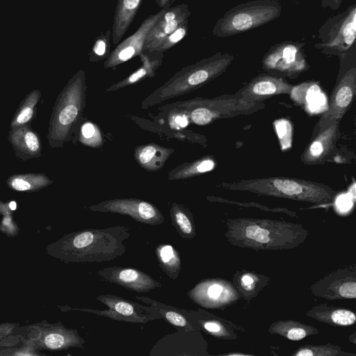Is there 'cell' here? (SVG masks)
<instances>
[{"mask_svg":"<svg viewBox=\"0 0 356 356\" xmlns=\"http://www.w3.org/2000/svg\"><path fill=\"white\" fill-rule=\"evenodd\" d=\"M131 235L128 226L86 229L67 234L50 245L52 256L66 262H104L122 256L124 241Z\"/></svg>","mask_w":356,"mask_h":356,"instance_id":"1","label":"cell"},{"mask_svg":"<svg viewBox=\"0 0 356 356\" xmlns=\"http://www.w3.org/2000/svg\"><path fill=\"white\" fill-rule=\"evenodd\" d=\"M234 59L233 55L219 51L182 68L145 97L141 108H150L204 86L222 74Z\"/></svg>","mask_w":356,"mask_h":356,"instance_id":"2","label":"cell"},{"mask_svg":"<svg viewBox=\"0 0 356 356\" xmlns=\"http://www.w3.org/2000/svg\"><path fill=\"white\" fill-rule=\"evenodd\" d=\"M85 72L79 70L68 81L55 102L47 138L54 148L63 147L71 140L86 104Z\"/></svg>","mask_w":356,"mask_h":356,"instance_id":"3","label":"cell"},{"mask_svg":"<svg viewBox=\"0 0 356 356\" xmlns=\"http://www.w3.org/2000/svg\"><path fill=\"white\" fill-rule=\"evenodd\" d=\"M218 186L229 190L250 191L261 195L281 196L314 202H329L337 193L330 187L319 183L281 177L222 182Z\"/></svg>","mask_w":356,"mask_h":356,"instance_id":"4","label":"cell"},{"mask_svg":"<svg viewBox=\"0 0 356 356\" xmlns=\"http://www.w3.org/2000/svg\"><path fill=\"white\" fill-rule=\"evenodd\" d=\"M261 102H245L232 97H195L176 102L159 108L158 115L180 114L186 117L188 122L197 125H207L214 120L246 115L261 109Z\"/></svg>","mask_w":356,"mask_h":356,"instance_id":"5","label":"cell"},{"mask_svg":"<svg viewBox=\"0 0 356 356\" xmlns=\"http://www.w3.org/2000/svg\"><path fill=\"white\" fill-rule=\"evenodd\" d=\"M282 6L277 0H252L238 4L219 18L212 30L226 38L258 28L280 17Z\"/></svg>","mask_w":356,"mask_h":356,"instance_id":"6","label":"cell"},{"mask_svg":"<svg viewBox=\"0 0 356 356\" xmlns=\"http://www.w3.org/2000/svg\"><path fill=\"white\" fill-rule=\"evenodd\" d=\"M319 40L314 45L323 54L341 58L355 50L356 4L329 17L317 31Z\"/></svg>","mask_w":356,"mask_h":356,"instance_id":"7","label":"cell"},{"mask_svg":"<svg viewBox=\"0 0 356 356\" xmlns=\"http://www.w3.org/2000/svg\"><path fill=\"white\" fill-rule=\"evenodd\" d=\"M305 43L284 41L272 46L262 59L263 69L277 76L296 77L309 68L303 47Z\"/></svg>","mask_w":356,"mask_h":356,"instance_id":"8","label":"cell"},{"mask_svg":"<svg viewBox=\"0 0 356 356\" xmlns=\"http://www.w3.org/2000/svg\"><path fill=\"white\" fill-rule=\"evenodd\" d=\"M356 89V67L346 70L338 79L331 94L326 111L316 123L312 138L329 127L339 124L349 109Z\"/></svg>","mask_w":356,"mask_h":356,"instance_id":"9","label":"cell"},{"mask_svg":"<svg viewBox=\"0 0 356 356\" xmlns=\"http://www.w3.org/2000/svg\"><path fill=\"white\" fill-rule=\"evenodd\" d=\"M97 300L106 305L108 309H80L79 310L128 323H146L162 318L161 314L152 305L145 306L111 294L99 296Z\"/></svg>","mask_w":356,"mask_h":356,"instance_id":"10","label":"cell"},{"mask_svg":"<svg viewBox=\"0 0 356 356\" xmlns=\"http://www.w3.org/2000/svg\"><path fill=\"white\" fill-rule=\"evenodd\" d=\"M92 211L110 212L127 215L135 220L152 225L164 222L161 211L149 202L138 198H115L90 206Z\"/></svg>","mask_w":356,"mask_h":356,"instance_id":"11","label":"cell"},{"mask_svg":"<svg viewBox=\"0 0 356 356\" xmlns=\"http://www.w3.org/2000/svg\"><path fill=\"white\" fill-rule=\"evenodd\" d=\"M169 7L163 8L157 13L147 17L134 34L118 43L115 49L111 52L106 59L104 64V67H115L134 56H138L143 51V47L148 31L161 14Z\"/></svg>","mask_w":356,"mask_h":356,"instance_id":"12","label":"cell"},{"mask_svg":"<svg viewBox=\"0 0 356 356\" xmlns=\"http://www.w3.org/2000/svg\"><path fill=\"white\" fill-rule=\"evenodd\" d=\"M97 274L109 282L138 293H145L161 287V284L150 275L133 268L106 267L98 270Z\"/></svg>","mask_w":356,"mask_h":356,"instance_id":"13","label":"cell"},{"mask_svg":"<svg viewBox=\"0 0 356 356\" xmlns=\"http://www.w3.org/2000/svg\"><path fill=\"white\" fill-rule=\"evenodd\" d=\"M293 86L281 77L259 74L233 96L245 102H260L262 99L291 92Z\"/></svg>","mask_w":356,"mask_h":356,"instance_id":"14","label":"cell"},{"mask_svg":"<svg viewBox=\"0 0 356 356\" xmlns=\"http://www.w3.org/2000/svg\"><path fill=\"white\" fill-rule=\"evenodd\" d=\"M191 14L188 6L186 3L168 8L148 31L143 51H150L163 38L188 21Z\"/></svg>","mask_w":356,"mask_h":356,"instance_id":"15","label":"cell"},{"mask_svg":"<svg viewBox=\"0 0 356 356\" xmlns=\"http://www.w3.org/2000/svg\"><path fill=\"white\" fill-rule=\"evenodd\" d=\"M8 139L17 159L26 161L42 154L40 137L29 124L10 128Z\"/></svg>","mask_w":356,"mask_h":356,"instance_id":"16","label":"cell"},{"mask_svg":"<svg viewBox=\"0 0 356 356\" xmlns=\"http://www.w3.org/2000/svg\"><path fill=\"white\" fill-rule=\"evenodd\" d=\"M339 124H334L312 138V142L301 155V161L307 165L321 164L335 149Z\"/></svg>","mask_w":356,"mask_h":356,"instance_id":"17","label":"cell"},{"mask_svg":"<svg viewBox=\"0 0 356 356\" xmlns=\"http://www.w3.org/2000/svg\"><path fill=\"white\" fill-rule=\"evenodd\" d=\"M138 56L142 62L140 67L122 80L110 86L105 90L106 92H114L153 77L164 58V53L157 51H143Z\"/></svg>","mask_w":356,"mask_h":356,"instance_id":"18","label":"cell"},{"mask_svg":"<svg viewBox=\"0 0 356 356\" xmlns=\"http://www.w3.org/2000/svg\"><path fill=\"white\" fill-rule=\"evenodd\" d=\"M174 151L171 147L150 143L136 147L134 156L136 161L142 168L153 172L161 169Z\"/></svg>","mask_w":356,"mask_h":356,"instance_id":"19","label":"cell"},{"mask_svg":"<svg viewBox=\"0 0 356 356\" xmlns=\"http://www.w3.org/2000/svg\"><path fill=\"white\" fill-rule=\"evenodd\" d=\"M143 0H118L113 19L112 39L117 45L131 24Z\"/></svg>","mask_w":356,"mask_h":356,"instance_id":"20","label":"cell"},{"mask_svg":"<svg viewBox=\"0 0 356 356\" xmlns=\"http://www.w3.org/2000/svg\"><path fill=\"white\" fill-rule=\"evenodd\" d=\"M43 343L49 349L60 350L69 347L81 348L85 343L76 330L67 329L62 325L55 326L47 331Z\"/></svg>","mask_w":356,"mask_h":356,"instance_id":"21","label":"cell"},{"mask_svg":"<svg viewBox=\"0 0 356 356\" xmlns=\"http://www.w3.org/2000/svg\"><path fill=\"white\" fill-rule=\"evenodd\" d=\"M53 183L44 173L14 174L6 180L10 189L19 192H35Z\"/></svg>","mask_w":356,"mask_h":356,"instance_id":"22","label":"cell"},{"mask_svg":"<svg viewBox=\"0 0 356 356\" xmlns=\"http://www.w3.org/2000/svg\"><path fill=\"white\" fill-rule=\"evenodd\" d=\"M136 298L149 305L154 307L161 314L162 318H165L174 326L181 328L183 330L192 329V326L188 321V312L184 309L167 305L161 302L152 300L149 297L136 296Z\"/></svg>","mask_w":356,"mask_h":356,"instance_id":"23","label":"cell"},{"mask_svg":"<svg viewBox=\"0 0 356 356\" xmlns=\"http://www.w3.org/2000/svg\"><path fill=\"white\" fill-rule=\"evenodd\" d=\"M214 165V161L211 157L204 156L179 165L168 172V179L170 181L189 179L211 171Z\"/></svg>","mask_w":356,"mask_h":356,"instance_id":"24","label":"cell"},{"mask_svg":"<svg viewBox=\"0 0 356 356\" xmlns=\"http://www.w3.org/2000/svg\"><path fill=\"white\" fill-rule=\"evenodd\" d=\"M155 254L159 264L172 280H176L181 268L179 252L170 244L163 243L156 246Z\"/></svg>","mask_w":356,"mask_h":356,"instance_id":"25","label":"cell"},{"mask_svg":"<svg viewBox=\"0 0 356 356\" xmlns=\"http://www.w3.org/2000/svg\"><path fill=\"white\" fill-rule=\"evenodd\" d=\"M41 97L39 90H33L21 102L10 122V128L30 124L36 113V106Z\"/></svg>","mask_w":356,"mask_h":356,"instance_id":"26","label":"cell"},{"mask_svg":"<svg viewBox=\"0 0 356 356\" xmlns=\"http://www.w3.org/2000/svg\"><path fill=\"white\" fill-rule=\"evenodd\" d=\"M172 225L179 234L184 238H191L195 234L193 216L183 205L174 202L170 210Z\"/></svg>","mask_w":356,"mask_h":356,"instance_id":"27","label":"cell"},{"mask_svg":"<svg viewBox=\"0 0 356 356\" xmlns=\"http://www.w3.org/2000/svg\"><path fill=\"white\" fill-rule=\"evenodd\" d=\"M79 141L86 146L90 147H99L103 145V138L99 127L87 122L81 128Z\"/></svg>","mask_w":356,"mask_h":356,"instance_id":"28","label":"cell"},{"mask_svg":"<svg viewBox=\"0 0 356 356\" xmlns=\"http://www.w3.org/2000/svg\"><path fill=\"white\" fill-rule=\"evenodd\" d=\"M188 33V21L181 24L177 29L163 38L151 50L164 53L181 41Z\"/></svg>","mask_w":356,"mask_h":356,"instance_id":"29","label":"cell"},{"mask_svg":"<svg viewBox=\"0 0 356 356\" xmlns=\"http://www.w3.org/2000/svg\"><path fill=\"white\" fill-rule=\"evenodd\" d=\"M111 31L101 34L96 40L91 53L90 54V61H98L104 58H108L111 54Z\"/></svg>","mask_w":356,"mask_h":356,"instance_id":"30","label":"cell"},{"mask_svg":"<svg viewBox=\"0 0 356 356\" xmlns=\"http://www.w3.org/2000/svg\"><path fill=\"white\" fill-rule=\"evenodd\" d=\"M332 319L333 322L337 324L341 325H349L355 323V315L350 311L339 309L332 313Z\"/></svg>","mask_w":356,"mask_h":356,"instance_id":"31","label":"cell"},{"mask_svg":"<svg viewBox=\"0 0 356 356\" xmlns=\"http://www.w3.org/2000/svg\"><path fill=\"white\" fill-rule=\"evenodd\" d=\"M268 234L267 230L261 228L258 225H250L245 229L247 237L262 243L269 241Z\"/></svg>","mask_w":356,"mask_h":356,"instance_id":"32","label":"cell"},{"mask_svg":"<svg viewBox=\"0 0 356 356\" xmlns=\"http://www.w3.org/2000/svg\"><path fill=\"white\" fill-rule=\"evenodd\" d=\"M339 293L344 298H355L356 296V283L353 282L343 284L339 289Z\"/></svg>","mask_w":356,"mask_h":356,"instance_id":"33","label":"cell"},{"mask_svg":"<svg viewBox=\"0 0 356 356\" xmlns=\"http://www.w3.org/2000/svg\"><path fill=\"white\" fill-rule=\"evenodd\" d=\"M222 287L218 284H213L207 290V295L211 299L218 298L222 291Z\"/></svg>","mask_w":356,"mask_h":356,"instance_id":"34","label":"cell"},{"mask_svg":"<svg viewBox=\"0 0 356 356\" xmlns=\"http://www.w3.org/2000/svg\"><path fill=\"white\" fill-rule=\"evenodd\" d=\"M305 336L306 332L302 328H293L287 334V337L293 341L300 340Z\"/></svg>","mask_w":356,"mask_h":356,"instance_id":"35","label":"cell"},{"mask_svg":"<svg viewBox=\"0 0 356 356\" xmlns=\"http://www.w3.org/2000/svg\"><path fill=\"white\" fill-rule=\"evenodd\" d=\"M343 0H321V6L323 8H330L332 10H337Z\"/></svg>","mask_w":356,"mask_h":356,"instance_id":"36","label":"cell"},{"mask_svg":"<svg viewBox=\"0 0 356 356\" xmlns=\"http://www.w3.org/2000/svg\"><path fill=\"white\" fill-rule=\"evenodd\" d=\"M203 327L209 332H218L220 329L218 324L212 321L204 322Z\"/></svg>","mask_w":356,"mask_h":356,"instance_id":"37","label":"cell"},{"mask_svg":"<svg viewBox=\"0 0 356 356\" xmlns=\"http://www.w3.org/2000/svg\"><path fill=\"white\" fill-rule=\"evenodd\" d=\"M338 205L341 209L347 210L351 206V202H350L348 197L342 196L340 198H339Z\"/></svg>","mask_w":356,"mask_h":356,"instance_id":"38","label":"cell"},{"mask_svg":"<svg viewBox=\"0 0 356 356\" xmlns=\"http://www.w3.org/2000/svg\"><path fill=\"white\" fill-rule=\"evenodd\" d=\"M157 5L163 8L167 6H170L176 0H155Z\"/></svg>","mask_w":356,"mask_h":356,"instance_id":"39","label":"cell"},{"mask_svg":"<svg viewBox=\"0 0 356 356\" xmlns=\"http://www.w3.org/2000/svg\"><path fill=\"white\" fill-rule=\"evenodd\" d=\"M313 355L314 353L308 349L300 350L296 354L297 356H310Z\"/></svg>","mask_w":356,"mask_h":356,"instance_id":"40","label":"cell"},{"mask_svg":"<svg viewBox=\"0 0 356 356\" xmlns=\"http://www.w3.org/2000/svg\"><path fill=\"white\" fill-rule=\"evenodd\" d=\"M242 282L245 285H250L252 283L253 280L250 276L245 275L243 277Z\"/></svg>","mask_w":356,"mask_h":356,"instance_id":"41","label":"cell"},{"mask_svg":"<svg viewBox=\"0 0 356 356\" xmlns=\"http://www.w3.org/2000/svg\"><path fill=\"white\" fill-rule=\"evenodd\" d=\"M9 207L11 210H15L17 208V204L15 202L13 201L9 203Z\"/></svg>","mask_w":356,"mask_h":356,"instance_id":"42","label":"cell"}]
</instances>
